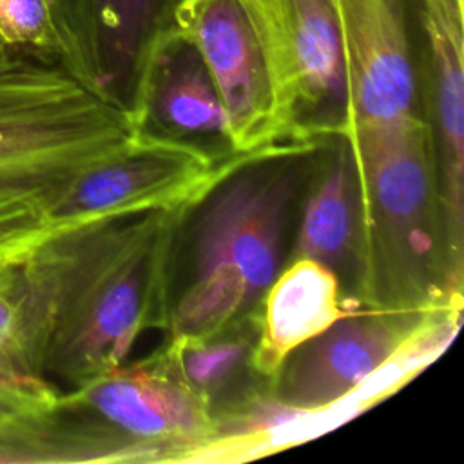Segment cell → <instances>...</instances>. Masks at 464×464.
Here are the masks:
<instances>
[{
	"label": "cell",
	"instance_id": "1",
	"mask_svg": "<svg viewBox=\"0 0 464 464\" xmlns=\"http://www.w3.org/2000/svg\"><path fill=\"white\" fill-rule=\"evenodd\" d=\"M194 207L94 219L29 257L47 381L82 386L121 366L145 330L169 323L174 245Z\"/></svg>",
	"mask_w": 464,
	"mask_h": 464
},
{
	"label": "cell",
	"instance_id": "2",
	"mask_svg": "<svg viewBox=\"0 0 464 464\" xmlns=\"http://www.w3.org/2000/svg\"><path fill=\"white\" fill-rule=\"evenodd\" d=\"M357 190L353 277L364 310L453 312L435 136L419 112L388 123L344 120Z\"/></svg>",
	"mask_w": 464,
	"mask_h": 464
},
{
	"label": "cell",
	"instance_id": "3",
	"mask_svg": "<svg viewBox=\"0 0 464 464\" xmlns=\"http://www.w3.org/2000/svg\"><path fill=\"white\" fill-rule=\"evenodd\" d=\"M310 145L288 141L256 152L198 201L190 279L169 312L170 341L214 337L263 299L279 274Z\"/></svg>",
	"mask_w": 464,
	"mask_h": 464
},
{
	"label": "cell",
	"instance_id": "4",
	"mask_svg": "<svg viewBox=\"0 0 464 464\" xmlns=\"http://www.w3.org/2000/svg\"><path fill=\"white\" fill-rule=\"evenodd\" d=\"M132 111L58 63L0 53V194L47 201L130 147Z\"/></svg>",
	"mask_w": 464,
	"mask_h": 464
},
{
	"label": "cell",
	"instance_id": "5",
	"mask_svg": "<svg viewBox=\"0 0 464 464\" xmlns=\"http://www.w3.org/2000/svg\"><path fill=\"white\" fill-rule=\"evenodd\" d=\"M259 38L281 141L335 132L348 109L332 0H239Z\"/></svg>",
	"mask_w": 464,
	"mask_h": 464
},
{
	"label": "cell",
	"instance_id": "6",
	"mask_svg": "<svg viewBox=\"0 0 464 464\" xmlns=\"http://www.w3.org/2000/svg\"><path fill=\"white\" fill-rule=\"evenodd\" d=\"M248 156L219 160L194 140L143 129L123 152L72 179L51 203L47 216L78 227L120 214L196 205Z\"/></svg>",
	"mask_w": 464,
	"mask_h": 464
},
{
	"label": "cell",
	"instance_id": "7",
	"mask_svg": "<svg viewBox=\"0 0 464 464\" xmlns=\"http://www.w3.org/2000/svg\"><path fill=\"white\" fill-rule=\"evenodd\" d=\"M60 402L152 450L160 460H199L218 437L210 401L190 388L165 355L158 362L121 364L62 392Z\"/></svg>",
	"mask_w": 464,
	"mask_h": 464
},
{
	"label": "cell",
	"instance_id": "8",
	"mask_svg": "<svg viewBox=\"0 0 464 464\" xmlns=\"http://www.w3.org/2000/svg\"><path fill=\"white\" fill-rule=\"evenodd\" d=\"M451 323L459 324V314H344L286 357L274 377V397L301 413L324 410L406 348Z\"/></svg>",
	"mask_w": 464,
	"mask_h": 464
},
{
	"label": "cell",
	"instance_id": "9",
	"mask_svg": "<svg viewBox=\"0 0 464 464\" xmlns=\"http://www.w3.org/2000/svg\"><path fill=\"white\" fill-rule=\"evenodd\" d=\"M332 7L346 69L344 120L388 123L419 112V0H332Z\"/></svg>",
	"mask_w": 464,
	"mask_h": 464
},
{
	"label": "cell",
	"instance_id": "10",
	"mask_svg": "<svg viewBox=\"0 0 464 464\" xmlns=\"http://www.w3.org/2000/svg\"><path fill=\"white\" fill-rule=\"evenodd\" d=\"M181 0H53L62 67L130 109L160 45L178 33Z\"/></svg>",
	"mask_w": 464,
	"mask_h": 464
},
{
	"label": "cell",
	"instance_id": "11",
	"mask_svg": "<svg viewBox=\"0 0 464 464\" xmlns=\"http://www.w3.org/2000/svg\"><path fill=\"white\" fill-rule=\"evenodd\" d=\"M178 33L199 53L227 116L234 154H256L281 143L268 69L259 38L239 0H181Z\"/></svg>",
	"mask_w": 464,
	"mask_h": 464
},
{
	"label": "cell",
	"instance_id": "12",
	"mask_svg": "<svg viewBox=\"0 0 464 464\" xmlns=\"http://www.w3.org/2000/svg\"><path fill=\"white\" fill-rule=\"evenodd\" d=\"M422 69L437 121V170L450 285L462 286L464 241V0H419Z\"/></svg>",
	"mask_w": 464,
	"mask_h": 464
},
{
	"label": "cell",
	"instance_id": "13",
	"mask_svg": "<svg viewBox=\"0 0 464 464\" xmlns=\"http://www.w3.org/2000/svg\"><path fill=\"white\" fill-rule=\"evenodd\" d=\"M130 111L141 129L192 140H227V116L216 85L196 47L179 33L167 38L152 56Z\"/></svg>",
	"mask_w": 464,
	"mask_h": 464
},
{
	"label": "cell",
	"instance_id": "14",
	"mask_svg": "<svg viewBox=\"0 0 464 464\" xmlns=\"http://www.w3.org/2000/svg\"><path fill=\"white\" fill-rule=\"evenodd\" d=\"M261 303L259 334L248 361L270 381L297 346L348 314L339 276L314 259H292L266 288Z\"/></svg>",
	"mask_w": 464,
	"mask_h": 464
},
{
	"label": "cell",
	"instance_id": "15",
	"mask_svg": "<svg viewBox=\"0 0 464 464\" xmlns=\"http://www.w3.org/2000/svg\"><path fill=\"white\" fill-rule=\"evenodd\" d=\"M154 462L158 455L92 415L53 406L25 410L0 419V464L63 462Z\"/></svg>",
	"mask_w": 464,
	"mask_h": 464
},
{
	"label": "cell",
	"instance_id": "16",
	"mask_svg": "<svg viewBox=\"0 0 464 464\" xmlns=\"http://www.w3.org/2000/svg\"><path fill=\"white\" fill-rule=\"evenodd\" d=\"M334 136L335 150L306 199L292 259H314L337 274L348 265L353 268L357 190L348 145L344 138Z\"/></svg>",
	"mask_w": 464,
	"mask_h": 464
},
{
	"label": "cell",
	"instance_id": "17",
	"mask_svg": "<svg viewBox=\"0 0 464 464\" xmlns=\"http://www.w3.org/2000/svg\"><path fill=\"white\" fill-rule=\"evenodd\" d=\"M42 350L44 319L27 259L0 270V382L47 381Z\"/></svg>",
	"mask_w": 464,
	"mask_h": 464
},
{
	"label": "cell",
	"instance_id": "18",
	"mask_svg": "<svg viewBox=\"0 0 464 464\" xmlns=\"http://www.w3.org/2000/svg\"><path fill=\"white\" fill-rule=\"evenodd\" d=\"M250 352L252 346L245 339H218L214 335L198 341H170L163 355L190 388L210 401V395L250 359Z\"/></svg>",
	"mask_w": 464,
	"mask_h": 464
},
{
	"label": "cell",
	"instance_id": "19",
	"mask_svg": "<svg viewBox=\"0 0 464 464\" xmlns=\"http://www.w3.org/2000/svg\"><path fill=\"white\" fill-rule=\"evenodd\" d=\"M0 53L63 63L53 0H0Z\"/></svg>",
	"mask_w": 464,
	"mask_h": 464
},
{
	"label": "cell",
	"instance_id": "20",
	"mask_svg": "<svg viewBox=\"0 0 464 464\" xmlns=\"http://www.w3.org/2000/svg\"><path fill=\"white\" fill-rule=\"evenodd\" d=\"M74 228V225L56 221L49 216L7 227L0 230V270L27 261L38 248H42L56 234Z\"/></svg>",
	"mask_w": 464,
	"mask_h": 464
},
{
	"label": "cell",
	"instance_id": "21",
	"mask_svg": "<svg viewBox=\"0 0 464 464\" xmlns=\"http://www.w3.org/2000/svg\"><path fill=\"white\" fill-rule=\"evenodd\" d=\"M60 388L54 386L51 381L40 382H0V419L9 415L53 406L60 399Z\"/></svg>",
	"mask_w": 464,
	"mask_h": 464
},
{
	"label": "cell",
	"instance_id": "22",
	"mask_svg": "<svg viewBox=\"0 0 464 464\" xmlns=\"http://www.w3.org/2000/svg\"><path fill=\"white\" fill-rule=\"evenodd\" d=\"M47 216V201L27 194H0V230Z\"/></svg>",
	"mask_w": 464,
	"mask_h": 464
}]
</instances>
